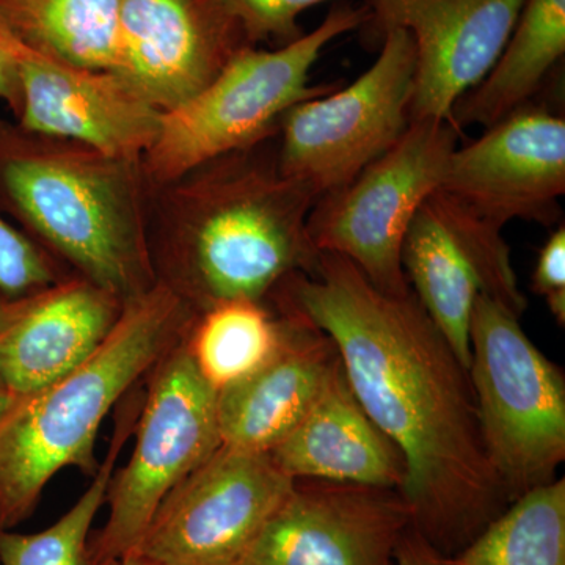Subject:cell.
Returning a JSON list of instances; mask_svg holds the SVG:
<instances>
[{"instance_id": "23", "label": "cell", "mask_w": 565, "mask_h": 565, "mask_svg": "<svg viewBox=\"0 0 565 565\" xmlns=\"http://www.w3.org/2000/svg\"><path fill=\"white\" fill-rule=\"evenodd\" d=\"M452 557L459 565H565V479L516 498Z\"/></svg>"}, {"instance_id": "28", "label": "cell", "mask_w": 565, "mask_h": 565, "mask_svg": "<svg viewBox=\"0 0 565 565\" xmlns=\"http://www.w3.org/2000/svg\"><path fill=\"white\" fill-rule=\"evenodd\" d=\"M531 289L544 297L557 326H565V226H557L541 248Z\"/></svg>"}, {"instance_id": "19", "label": "cell", "mask_w": 565, "mask_h": 565, "mask_svg": "<svg viewBox=\"0 0 565 565\" xmlns=\"http://www.w3.org/2000/svg\"><path fill=\"white\" fill-rule=\"evenodd\" d=\"M565 52V0H525L514 31L484 79L452 109L457 128L490 126L515 114L537 93Z\"/></svg>"}, {"instance_id": "30", "label": "cell", "mask_w": 565, "mask_h": 565, "mask_svg": "<svg viewBox=\"0 0 565 565\" xmlns=\"http://www.w3.org/2000/svg\"><path fill=\"white\" fill-rule=\"evenodd\" d=\"M394 565H459L455 557L438 552L414 526L404 534L397 546Z\"/></svg>"}, {"instance_id": "31", "label": "cell", "mask_w": 565, "mask_h": 565, "mask_svg": "<svg viewBox=\"0 0 565 565\" xmlns=\"http://www.w3.org/2000/svg\"><path fill=\"white\" fill-rule=\"evenodd\" d=\"M14 394L11 393L9 385L3 381L2 375H0V416L6 414L7 408L10 407V404L13 403Z\"/></svg>"}, {"instance_id": "26", "label": "cell", "mask_w": 565, "mask_h": 565, "mask_svg": "<svg viewBox=\"0 0 565 565\" xmlns=\"http://www.w3.org/2000/svg\"><path fill=\"white\" fill-rule=\"evenodd\" d=\"M63 278L58 259L0 214V299L39 291Z\"/></svg>"}, {"instance_id": "5", "label": "cell", "mask_w": 565, "mask_h": 565, "mask_svg": "<svg viewBox=\"0 0 565 565\" xmlns=\"http://www.w3.org/2000/svg\"><path fill=\"white\" fill-rule=\"evenodd\" d=\"M373 14L352 6L334 7L326 20L275 51L244 46L206 87L172 110L141 158L152 188L181 180L204 163L262 145L280 129L296 104L327 95L338 84L310 85L323 47L355 31Z\"/></svg>"}, {"instance_id": "3", "label": "cell", "mask_w": 565, "mask_h": 565, "mask_svg": "<svg viewBox=\"0 0 565 565\" xmlns=\"http://www.w3.org/2000/svg\"><path fill=\"white\" fill-rule=\"evenodd\" d=\"M147 188L141 161L41 139L17 125L0 136V207L77 277L121 302L158 282Z\"/></svg>"}, {"instance_id": "22", "label": "cell", "mask_w": 565, "mask_h": 565, "mask_svg": "<svg viewBox=\"0 0 565 565\" xmlns=\"http://www.w3.org/2000/svg\"><path fill=\"white\" fill-rule=\"evenodd\" d=\"M282 332L285 318L267 299H236L199 315L185 344L204 381L218 392L266 363Z\"/></svg>"}, {"instance_id": "33", "label": "cell", "mask_w": 565, "mask_h": 565, "mask_svg": "<svg viewBox=\"0 0 565 565\" xmlns=\"http://www.w3.org/2000/svg\"><path fill=\"white\" fill-rule=\"evenodd\" d=\"M9 125L10 122L3 121L2 118H0V136L6 132V129L9 128Z\"/></svg>"}, {"instance_id": "25", "label": "cell", "mask_w": 565, "mask_h": 565, "mask_svg": "<svg viewBox=\"0 0 565 565\" xmlns=\"http://www.w3.org/2000/svg\"><path fill=\"white\" fill-rule=\"evenodd\" d=\"M426 206L470 264L481 294L522 319L526 310V297L516 280L511 250L501 234L503 228L476 214L440 189L426 200Z\"/></svg>"}, {"instance_id": "18", "label": "cell", "mask_w": 565, "mask_h": 565, "mask_svg": "<svg viewBox=\"0 0 565 565\" xmlns=\"http://www.w3.org/2000/svg\"><path fill=\"white\" fill-rule=\"evenodd\" d=\"M269 456L292 481L401 490L405 479L403 455L356 399L340 356L308 414Z\"/></svg>"}, {"instance_id": "21", "label": "cell", "mask_w": 565, "mask_h": 565, "mask_svg": "<svg viewBox=\"0 0 565 565\" xmlns=\"http://www.w3.org/2000/svg\"><path fill=\"white\" fill-rule=\"evenodd\" d=\"M121 0H0V20L29 50L77 68L114 71Z\"/></svg>"}, {"instance_id": "9", "label": "cell", "mask_w": 565, "mask_h": 565, "mask_svg": "<svg viewBox=\"0 0 565 565\" xmlns=\"http://www.w3.org/2000/svg\"><path fill=\"white\" fill-rule=\"evenodd\" d=\"M377 61L359 79L296 104L280 122L278 169L315 199L345 188L403 137L415 96L416 47L385 29Z\"/></svg>"}, {"instance_id": "7", "label": "cell", "mask_w": 565, "mask_h": 565, "mask_svg": "<svg viewBox=\"0 0 565 565\" xmlns=\"http://www.w3.org/2000/svg\"><path fill=\"white\" fill-rule=\"evenodd\" d=\"M185 338L148 373L131 459L115 468L106 494L109 516L92 537L103 563L131 555L167 494L222 448L217 392L204 381Z\"/></svg>"}, {"instance_id": "29", "label": "cell", "mask_w": 565, "mask_h": 565, "mask_svg": "<svg viewBox=\"0 0 565 565\" xmlns=\"http://www.w3.org/2000/svg\"><path fill=\"white\" fill-rule=\"evenodd\" d=\"M21 43L0 20V103L6 104L14 117L20 114V57Z\"/></svg>"}, {"instance_id": "12", "label": "cell", "mask_w": 565, "mask_h": 565, "mask_svg": "<svg viewBox=\"0 0 565 565\" xmlns=\"http://www.w3.org/2000/svg\"><path fill=\"white\" fill-rule=\"evenodd\" d=\"M440 191L503 228L511 221L552 225L565 193V120L523 107L449 156Z\"/></svg>"}, {"instance_id": "6", "label": "cell", "mask_w": 565, "mask_h": 565, "mask_svg": "<svg viewBox=\"0 0 565 565\" xmlns=\"http://www.w3.org/2000/svg\"><path fill=\"white\" fill-rule=\"evenodd\" d=\"M473 386L487 459L515 501L555 481L565 460V375L535 348L520 318L486 294L470 327Z\"/></svg>"}, {"instance_id": "11", "label": "cell", "mask_w": 565, "mask_h": 565, "mask_svg": "<svg viewBox=\"0 0 565 565\" xmlns=\"http://www.w3.org/2000/svg\"><path fill=\"white\" fill-rule=\"evenodd\" d=\"M411 527L397 489L299 479L237 565H394Z\"/></svg>"}, {"instance_id": "15", "label": "cell", "mask_w": 565, "mask_h": 565, "mask_svg": "<svg viewBox=\"0 0 565 565\" xmlns=\"http://www.w3.org/2000/svg\"><path fill=\"white\" fill-rule=\"evenodd\" d=\"M382 31L405 29L416 47L411 118L451 120L456 103L484 79L525 0H371Z\"/></svg>"}, {"instance_id": "16", "label": "cell", "mask_w": 565, "mask_h": 565, "mask_svg": "<svg viewBox=\"0 0 565 565\" xmlns=\"http://www.w3.org/2000/svg\"><path fill=\"white\" fill-rule=\"evenodd\" d=\"M125 307L82 277L0 299V375L14 396L52 384L98 351Z\"/></svg>"}, {"instance_id": "10", "label": "cell", "mask_w": 565, "mask_h": 565, "mask_svg": "<svg viewBox=\"0 0 565 565\" xmlns=\"http://www.w3.org/2000/svg\"><path fill=\"white\" fill-rule=\"evenodd\" d=\"M292 486L269 455L222 445L167 494L126 559L237 565Z\"/></svg>"}, {"instance_id": "27", "label": "cell", "mask_w": 565, "mask_h": 565, "mask_svg": "<svg viewBox=\"0 0 565 565\" xmlns=\"http://www.w3.org/2000/svg\"><path fill=\"white\" fill-rule=\"evenodd\" d=\"M225 10L239 24L245 41L256 46L264 41H278L281 46L303 35L299 17L332 0H221Z\"/></svg>"}, {"instance_id": "13", "label": "cell", "mask_w": 565, "mask_h": 565, "mask_svg": "<svg viewBox=\"0 0 565 565\" xmlns=\"http://www.w3.org/2000/svg\"><path fill=\"white\" fill-rule=\"evenodd\" d=\"M18 65L22 131L128 161L154 143L162 111L115 71L77 68L22 43Z\"/></svg>"}, {"instance_id": "17", "label": "cell", "mask_w": 565, "mask_h": 565, "mask_svg": "<svg viewBox=\"0 0 565 565\" xmlns=\"http://www.w3.org/2000/svg\"><path fill=\"white\" fill-rule=\"evenodd\" d=\"M274 308L285 318L277 351L258 370L217 392L222 445L256 455H270L302 422L338 363L326 333L302 316Z\"/></svg>"}, {"instance_id": "4", "label": "cell", "mask_w": 565, "mask_h": 565, "mask_svg": "<svg viewBox=\"0 0 565 565\" xmlns=\"http://www.w3.org/2000/svg\"><path fill=\"white\" fill-rule=\"evenodd\" d=\"M199 315L167 286L128 300L90 359L36 392L20 394L0 416V530L35 511L55 475L93 476L99 427L111 408L180 344Z\"/></svg>"}, {"instance_id": "24", "label": "cell", "mask_w": 565, "mask_h": 565, "mask_svg": "<svg viewBox=\"0 0 565 565\" xmlns=\"http://www.w3.org/2000/svg\"><path fill=\"white\" fill-rule=\"evenodd\" d=\"M125 408L111 437L106 459L92 476L93 482L50 527L40 533L21 534L0 530V565H120L103 563L92 548V526L106 503L111 475L118 456L134 434L141 401H126Z\"/></svg>"}, {"instance_id": "32", "label": "cell", "mask_w": 565, "mask_h": 565, "mask_svg": "<svg viewBox=\"0 0 565 565\" xmlns=\"http://www.w3.org/2000/svg\"><path fill=\"white\" fill-rule=\"evenodd\" d=\"M120 565H148V564L140 563V561H137V559H125V561H121Z\"/></svg>"}, {"instance_id": "2", "label": "cell", "mask_w": 565, "mask_h": 565, "mask_svg": "<svg viewBox=\"0 0 565 565\" xmlns=\"http://www.w3.org/2000/svg\"><path fill=\"white\" fill-rule=\"evenodd\" d=\"M259 145L204 163L158 188L150 214L156 280L196 315L228 300H266L285 278L313 273V193Z\"/></svg>"}, {"instance_id": "1", "label": "cell", "mask_w": 565, "mask_h": 565, "mask_svg": "<svg viewBox=\"0 0 565 565\" xmlns=\"http://www.w3.org/2000/svg\"><path fill=\"white\" fill-rule=\"evenodd\" d=\"M330 338L359 403L399 449L412 526L456 556L511 498L487 459L467 367L415 294L390 296L351 262L319 253L313 273L269 296Z\"/></svg>"}, {"instance_id": "20", "label": "cell", "mask_w": 565, "mask_h": 565, "mask_svg": "<svg viewBox=\"0 0 565 565\" xmlns=\"http://www.w3.org/2000/svg\"><path fill=\"white\" fill-rule=\"evenodd\" d=\"M403 269L419 305L468 370L471 316L481 288L470 264L426 202L405 234Z\"/></svg>"}, {"instance_id": "14", "label": "cell", "mask_w": 565, "mask_h": 565, "mask_svg": "<svg viewBox=\"0 0 565 565\" xmlns=\"http://www.w3.org/2000/svg\"><path fill=\"white\" fill-rule=\"evenodd\" d=\"M244 46L221 0H121L114 71L167 111L206 87Z\"/></svg>"}, {"instance_id": "8", "label": "cell", "mask_w": 565, "mask_h": 565, "mask_svg": "<svg viewBox=\"0 0 565 565\" xmlns=\"http://www.w3.org/2000/svg\"><path fill=\"white\" fill-rule=\"evenodd\" d=\"M460 131L452 120H412L377 161L315 203L308 234L316 250L343 256L390 296L411 294L403 269L405 234L440 188Z\"/></svg>"}]
</instances>
